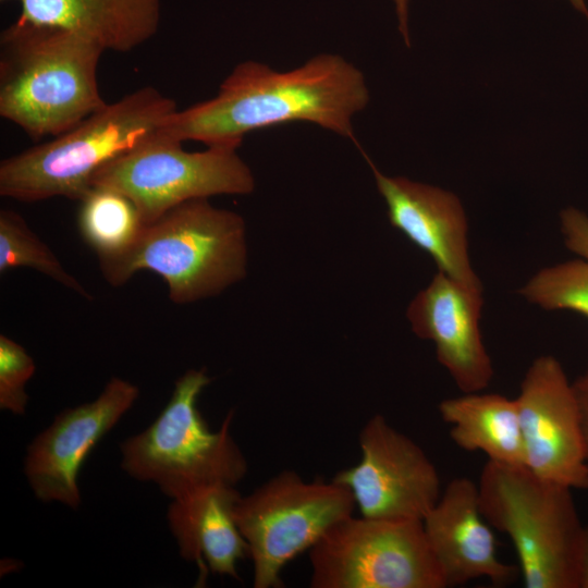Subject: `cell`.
Returning a JSON list of instances; mask_svg holds the SVG:
<instances>
[{"label": "cell", "mask_w": 588, "mask_h": 588, "mask_svg": "<svg viewBox=\"0 0 588 588\" xmlns=\"http://www.w3.org/2000/svg\"><path fill=\"white\" fill-rule=\"evenodd\" d=\"M482 304V290L438 271L406 311L414 333L433 342L438 362L464 393L483 391L493 377L479 328Z\"/></svg>", "instance_id": "obj_13"}, {"label": "cell", "mask_w": 588, "mask_h": 588, "mask_svg": "<svg viewBox=\"0 0 588 588\" xmlns=\"http://www.w3.org/2000/svg\"><path fill=\"white\" fill-rule=\"evenodd\" d=\"M408 2L409 0H394L400 33L402 34L406 46L411 47L408 30Z\"/></svg>", "instance_id": "obj_25"}, {"label": "cell", "mask_w": 588, "mask_h": 588, "mask_svg": "<svg viewBox=\"0 0 588 588\" xmlns=\"http://www.w3.org/2000/svg\"><path fill=\"white\" fill-rule=\"evenodd\" d=\"M355 507L346 487L333 479L307 481L294 470H282L241 495L234 518L253 562V586L281 587L284 566L353 515Z\"/></svg>", "instance_id": "obj_7"}, {"label": "cell", "mask_w": 588, "mask_h": 588, "mask_svg": "<svg viewBox=\"0 0 588 588\" xmlns=\"http://www.w3.org/2000/svg\"><path fill=\"white\" fill-rule=\"evenodd\" d=\"M1 1H5V0H1Z\"/></svg>", "instance_id": "obj_28"}, {"label": "cell", "mask_w": 588, "mask_h": 588, "mask_svg": "<svg viewBox=\"0 0 588 588\" xmlns=\"http://www.w3.org/2000/svg\"><path fill=\"white\" fill-rule=\"evenodd\" d=\"M36 366L26 350L7 335H0V408L23 415L28 402L25 391Z\"/></svg>", "instance_id": "obj_22"}, {"label": "cell", "mask_w": 588, "mask_h": 588, "mask_svg": "<svg viewBox=\"0 0 588 588\" xmlns=\"http://www.w3.org/2000/svg\"><path fill=\"white\" fill-rule=\"evenodd\" d=\"M210 382L205 368L189 369L175 381L154 422L121 443L127 475L156 483L171 500L207 487L235 486L245 477L247 461L231 433L234 411L213 431L198 409V397Z\"/></svg>", "instance_id": "obj_6"}, {"label": "cell", "mask_w": 588, "mask_h": 588, "mask_svg": "<svg viewBox=\"0 0 588 588\" xmlns=\"http://www.w3.org/2000/svg\"><path fill=\"white\" fill-rule=\"evenodd\" d=\"M368 101L364 74L339 54H317L285 72L248 60L232 70L215 97L176 109L159 133L238 148L249 132L304 121L357 144L352 119Z\"/></svg>", "instance_id": "obj_1"}, {"label": "cell", "mask_w": 588, "mask_h": 588, "mask_svg": "<svg viewBox=\"0 0 588 588\" xmlns=\"http://www.w3.org/2000/svg\"><path fill=\"white\" fill-rule=\"evenodd\" d=\"M236 150L207 146L203 151H187L182 142L158 133L100 167L90 187L126 195L146 225L187 200L252 193L254 175Z\"/></svg>", "instance_id": "obj_8"}, {"label": "cell", "mask_w": 588, "mask_h": 588, "mask_svg": "<svg viewBox=\"0 0 588 588\" xmlns=\"http://www.w3.org/2000/svg\"><path fill=\"white\" fill-rule=\"evenodd\" d=\"M359 449L358 463L332 479L350 490L360 515L422 520L442 492L437 467L425 451L382 415L364 425Z\"/></svg>", "instance_id": "obj_10"}, {"label": "cell", "mask_w": 588, "mask_h": 588, "mask_svg": "<svg viewBox=\"0 0 588 588\" xmlns=\"http://www.w3.org/2000/svg\"><path fill=\"white\" fill-rule=\"evenodd\" d=\"M579 588H588V524L585 525Z\"/></svg>", "instance_id": "obj_26"}, {"label": "cell", "mask_w": 588, "mask_h": 588, "mask_svg": "<svg viewBox=\"0 0 588 588\" xmlns=\"http://www.w3.org/2000/svg\"><path fill=\"white\" fill-rule=\"evenodd\" d=\"M102 52L66 29L12 23L0 37V115L34 140L72 128L107 105L97 82Z\"/></svg>", "instance_id": "obj_2"}, {"label": "cell", "mask_w": 588, "mask_h": 588, "mask_svg": "<svg viewBox=\"0 0 588 588\" xmlns=\"http://www.w3.org/2000/svg\"><path fill=\"white\" fill-rule=\"evenodd\" d=\"M241 494L235 486L218 485L171 501L167 518L181 556L196 564V586L210 573L238 579L237 563L248 558V547L235 518Z\"/></svg>", "instance_id": "obj_16"}, {"label": "cell", "mask_w": 588, "mask_h": 588, "mask_svg": "<svg viewBox=\"0 0 588 588\" xmlns=\"http://www.w3.org/2000/svg\"><path fill=\"white\" fill-rule=\"evenodd\" d=\"M519 294L546 310H572L588 318V260L573 259L543 268Z\"/></svg>", "instance_id": "obj_21"}, {"label": "cell", "mask_w": 588, "mask_h": 588, "mask_svg": "<svg viewBox=\"0 0 588 588\" xmlns=\"http://www.w3.org/2000/svg\"><path fill=\"white\" fill-rule=\"evenodd\" d=\"M560 221L565 246L588 260V216L575 207H567L561 211Z\"/></svg>", "instance_id": "obj_23"}, {"label": "cell", "mask_w": 588, "mask_h": 588, "mask_svg": "<svg viewBox=\"0 0 588 588\" xmlns=\"http://www.w3.org/2000/svg\"><path fill=\"white\" fill-rule=\"evenodd\" d=\"M26 267L90 301L93 296L72 275L51 249L29 229L24 218L9 209L0 211V272Z\"/></svg>", "instance_id": "obj_20"}, {"label": "cell", "mask_w": 588, "mask_h": 588, "mask_svg": "<svg viewBox=\"0 0 588 588\" xmlns=\"http://www.w3.org/2000/svg\"><path fill=\"white\" fill-rule=\"evenodd\" d=\"M78 201L79 233L98 258L127 248L144 226L136 205L119 191L91 186Z\"/></svg>", "instance_id": "obj_19"}, {"label": "cell", "mask_w": 588, "mask_h": 588, "mask_svg": "<svg viewBox=\"0 0 588 588\" xmlns=\"http://www.w3.org/2000/svg\"><path fill=\"white\" fill-rule=\"evenodd\" d=\"M569 2L575 9H577L580 13L586 15V17L588 19V9L586 7L585 0H569Z\"/></svg>", "instance_id": "obj_27"}, {"label": "cell", "mask_w": 588, "mask_h": 588, "mask_svg": "<svg viewBox=\"0 0 588 588\" xmlns=\"http://www.w3.org/2000/svg\"><path fill=\"white\" fill-rule=\"evenodd\" d=\"M422 525L446 587L477 578H488L494 585L516 579L517 567L498 556L494 535L480 510L478 485L471 479H452Z\"/></svg>", "instance_id": "obj_15"}, {"label": "cell", "mask_w": 588, "mask_h": 588, "mask_svg": "<svg viewBox=\"0 0 588 588\" xmlns=\"http://www.w3.org/2000/svg\"><path fill=\"white\" fill-rule=\"evenodd\" d=\"M176 109L152 86L107 102L66 132L2 160L0 195L81 200L100 167L157 135Z\"/></svg>", "instance_id": "obj_4"}, {"label": "cell", "mask_w": 588, "mask_h": 588, "mask_svg": "<svg viewBox=\"0 0 588 588\" xmlns=\"http://www.w3.org/2000/svg\"><path fill=\"white\" fill-rule=\"evenodd\" d=\"M388 207L390 223L426 252L439 271L482 290L468 255V224L456 195L440 187L381 173L364 155Z\"/></svg>", "instance_id": "obj_14"}, {"label": "cell", "mask_w": 588, "mask_h": 588, "mask_svg": "<svg viewBox=\"0 0 588 588\" xmlns=\"http://www.w3.org/2000/svg\"><path fill=\"white\" fill-rule=\"evenodd\" d=\"M19 24L76 33L100 48L128 52L158 30L161 0H19Z\"/></svg>", "instance_id": "obj_17"}, {"label": "cell", "mask_w": 588, "mask_h": 588, "mask_svg": "<svg viewBox=\"0 0 588 588\" xmlns=\"http://www.w3.org/2000/svg\"><path fill=\"white\" fill-rule=\"evenodd\" d=\"M311 588H445L422 520L350 515L309 550Z\"/></svg>", "instance_id": "obj_9"}, {"label": "cell", "mask_w": 588, "mask_h": 588, "mask_svg": "<svg viewBox=\"0 0 588 588\" xmlns=\"http://www.w3.org/2000/svg\"><path fill=\"white\" fill-rule=\"evenodd\" d=\"M577 397L588 463V371L573 382Z\"/></svg>", "instance_id": "obj_24"}, {"label": "cell", "mask_w": 588, "mask_h": 588, "mask_svg": "<svg viewBox=\"0 0 588 588\" xmlns=\"http://www.w3.org/2000/svg\"><path fill=\"white\" fill-rule=\"evenodd\" d=\"M525 467L542 479L588 489V463L573 382L551 355L537 357L515 399Z\"/></svg>", "instance_id": "obj_11"}, {"label": "cell", "mask_w": 588, "mask_h": 588, "mask_svg": "<svg viewBox=\"0 0 588 588\" xmlns=\"http://www.w3.org/2000/svg\"><path fill=\"white\" fill-rule=\"evenodd\" d=\"M138 395L137 385L112 377L94 401L63 409L34 438L24 474L38 500L60 502L73 510L81 505L77 479L86 457Z\"/></svg>", "instance_id": "obj_12"}, {"label": "cell", "mask_w": 588, "mask_h": 588, "mask_svg": "<svg viewBox=\"0 0 588 588\" xmlns=\"http://www.w3.org/2000/svg\"><path fill=\"white\" fill-rule=\"evenodd\" d=\"M477 485L483 517L515 548L524 586L579 588L585 525L573 490L492 461Z\"/></svg>", "instance_id": "obj_5"}, {"label": "cell", "mask_w": 588, "mask_h": 588, "mask_svg": "<svg viewBox=\"0 0 588 588\" xmlns=\"http://www.w3.org/2000/svg\"><path fill=\"white\" fill-rule=\"evenodd\" d=\"M438 409L451 426V439L462 450L482 452L495 463L525 466L515 399L471 392L441 401Z\"/></svg>", "instance_id": "obj_18"}, {"label": "cell", "mask_w": 588, "mask_h": 588, "mask_svg": "<svg viewBox=\"0 0 588 588\" xmlns=\"http://www.w3.org/2000/svg\"><path fill=\"white\" fill-rule=\"evenodd\" d=\"M98 260L112 286L149 270L164 280L174 304H191L246 275V226L238 213L217 208L208 198L192 199L144 225L121 253Z\"/></svg>", "instance_id": "obj_3"}]
</instances>
